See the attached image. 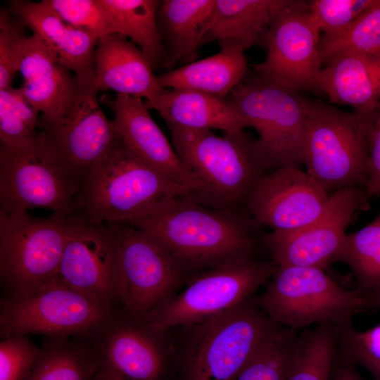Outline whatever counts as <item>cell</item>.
Wrapping results in <instances>:
<instances>
[{"label":"cell","mask_w":380,"mask_h":380,"mask_svg":"<svg viewBox=\"0 0 380 380\" xmlns=\"http://www.w3.org/2000/svg\"><path fill=\"white\" fill-rule=\"evenodd\" d=\"M255 225L253 219L203 205L185 196L168 199L129 226L157 239L189 279L229 259L253 257Z\"/></svg>","instance_id":"cell-1"},{"label":"cell","mask_w":380,"mask_h":380,"mask_svg":"<svg viewBox=\"0 0 380 380\" xmlns=\"http://www.w3.org/2000/svg\"><path fill=\"white\" fill-rule=\"evenodd\" d=\"M167 127L179 157L203 184L186 196L203 205L234 211L274 170L258 140L243 130L220 136L211 130Z\"/></svg>","instance_id":"cell-2"},{"label":"cell","mask_w":380,"mask_h":380,"mask_svg":"<svg viewBox=\"0 0 380 380\" xmlns=\"http://www.w3.org/2000/svg\"><path fill=\"white\" fill-rule=\"evenodd\" d=\"M280 327L252 296L219 315L177 327V337L171 336L182 380H235Z\"/></svg>","instance_id":"cell-3"},{"label":"cell","mask_w":380,"mask_h":380,"mask_svg":"<svg viewBox=\"0 0 380 380\" xmlns=\"http://www.w3.org/2000/svg\"><path fill=\"white\" fill-rule=\"evenodd\" d=\"M190 191L134 153L121 138L80 184L75 215L94 224L131 225Z\"/></svg>","instance_id":"cell-4"},{"label":"cell","mask_w":380,"mask_h":380,"mask_svg":"<svg viewBox=\"0 0 380 380\" xmlns=\"http://www.w3.org/2000/svg\"><path fill=\"white\" fill-rule=\"evenodd\" d=\"M376 112L348 113L308 100L302 165L327 192L365 188L368 135Z\"/></svg>","instance_id":"cell-5"},{"label":"cell","mask_w":380,"mask_h":380,"mask_svg":"<svg viewBox=\"0 0 380 380\" xmlns=\"http://www.w3.org/2000/svg\"><path fill=\"white\" fill-rule=\"evenodd\" d=\"M70 216L0 210L1 297L34 292L57 277Z\"/></svg>","instance_id":"cell-6"},{"label":"cell","mask_w":380,"mask_h":380,"mask_svg":"<svg viewBox=\"0 0 380 380\" xmlns=\"http://www.w3.org/2000/svg\"><path fill=\"white\" fill-rule=\"evenodd\" d=\"M257 300L272 320L296 331L319 324L339 327L366 308L357 289H345L315 267H277Z\"/></svg>","instance_id":"cell-7"},{"label":"cell","mask_w":380,"mask_h":380,"mask_svg":"<svg viewBox=\"0 0 380 380\" xmlns=\"http://www.w3.org/2000/svg\"><path fill=\"white\" fill-rule=\"evenodd\" d=\"M99 91L94 81L75 76L61 104L39 117L37 138L80 185L121 139L99 105Z\"/></svg>","instance_id":"cell-8"},{"label":"cell","mask_w":380,"mask_h":380,"mask_svg":"<svg viewBox=\"0 0 380 380\" xmlns=\"http://www.w3.org/2000/svg\"><path fill=\"white\" fill-rule=\"evenodd\" d=\"M277 267L272 261L253 257L229 259L192 275L181 293L145 319L162 332L202 322L253 296L259 286L270 281Z\"/></svg>","instance_id":"cell-9"},{"label":"cell","mask_w":380,"mask_h":380,"mask_svg":"<svg viewBox=\"0 0 380 380\" xmlns=\"http://www.w3.org/2000/svg\"><path fill=\"white\" fill-rule=\"evenodd\" d=\"M118 308L90 298L56 277L34 292L1 297L0 336L35 334L93 342Z\"/></svg>","instance_id":"cell-10"},{"label":"cell","mask_w":380,"mask_h":380,"mask_svg":"<svg viewBox=\"0 0 380 380\" xmlns=\"http://www.w3.org/2000/svg\"><path fill=\"white\" fill-rule=\"evenodd\" d=\"M253 127L274 169L302 165L308 99L254 72L227 97Z\"/></svg>","instance_id":"cell-11"},{"label":"cell","mask_w":380,"mask_h":380,"mask_svg":"<svg viewBox=\"0 0 380 380\" xmlns=\"http://www.w3.org/2000/svg\"><path fill=\"white\" fill-rule=\"evenodd\" d=\"M80 186L37 137L23 144L0 142V210L42 208L70 216Z\"/></svg>","instance_id":"cell-12"},{"label":"cell","mask_w":380,"mask_h":380,"mask_svg":"<svg viewBox=\"0 0 380 380\" xmlns=\"http://www.w3.org/2000/svg\"><path fill=\"white\" fill-rule=\"evenodd\" d=\"M113 224L118 248L119 304L132 315L146 319L173 298L188 277L151 234L127 224Z\"/></svg>","instance_id":"cell-13"},{"label":"cell","mask_w":380,"mask_h":380,"mask_svg":"<svg viewBox=\"0 0 380 380\" xmlns=\"http://www.w3.org/2000/svg\"><path fill=\"white\" fill-rule=\"evenodd\" d=\"M57 277L104 305L118 308V248L113 224H94L72 215Z\"/></svg>","instance_id":"cell-14"},{"label":"cell","mask_w":380,"mask_h":380,"mask_svg":"<svg viewBox=\"0 0 380 380\" xmlns=\"http://www.w3.org/2000/svg\"><path fill=\"white\" fill-rule=\"evenodd\" d=\"M101 367L125 380H166L175 349L170 331L118 308L93 341Z\"/></svg>","instance_id":"cell-15"},{"label":"cell","mask_w":380,"mask_h":380,"mask_svg":"<svg viewBox=\"0 0 380 380\" xmlns=\"http://www.w3.org/2000/svg\"><path fill=\"white\" fill-rule=\"evenodd\" d=\"M368 196L352 187L330 196L323 213L308 224L291 232H274L264 237L272 262L280 266L315 267L325 270L334 262L346 229Z\"/></svg>","instance_id":"cell-16"},{"label":"cell","mask_w":380,"mask_h":380,"mask_svg":"<svg viewBox=\"0 0 380 380\" xmlns=\"http://www.w3.org/2000/svg\"><path fill=\"white\" fill-rule=\"evenodd\" d=\"M320 32L310 11L286 15L273 30L265 60L253 71L291 91L322 94Z\"/></svg>","instance_id":"cell-17"},{"label":"cell","mask_w":380,"mask_h":380,"mask_svg":"<svg viewBox=\"0 0 380 380\" xmlns=\"http://www.w3.org/2000/svg\"><path fill=\"white\" fill-rule=\"evenodd\" d=\"M298 166L273 170L258 183L247 201L252 219L274 232L298 229L317 219L331 195Z\"/></svg>","instance_id":"cell-18"},{"label":"cell","mask_w":380,"mask_h":380,"mask_svg":"<svg viewBox=\"0 0 380 380\" xmlns=\"http://www.w3.org/2000/svg\"><path fill=\"white\" fill-rule=\"evenodd\" d=\"M107 103L114 115V127L134 153L190 194L203 187L152 118L143 99L116 94Z\"/></svg>","instance_id":"cell-19"},{"label":"cell","mask_w":380,"mask_h":380,"mask_svg":"<svg viewBox=\"0 0 380 380\" xmlns=\"http://www.w3.org/2000/svg\"><path fill=\"white\" fill-rule=\"evenodd\" d=\"M310 11L309 1L300 0H215L200 42H236L247 49L267 50L276 25L288 14Z\"/></svg>","instance_id":"cell-20"},{"label":"cell","mask_w":380,"mask_h":380,"mask_svg":"<svg viewBox=\"0 0 380 380\" xmlns=\"http://www.w3.org/2000/svg\"><path fill=\"white\" fill-rule=\"evenodd\" d=\"M8 8L42 39L59 65L81 80L94 81L96 36L63 20L44 0H11Z\"/></svg>","instance_id":"cell-21"},{"label":"cell","mask_w":380,"mask_h":380,"mask_svg":"<svg viewBox=\"0 0 380 380\" xmlns=\"http://www.w3.org/2000/svg\"><path fill=\"white\" fill-rule=\"evenodd\" d=\"M95 77L99 90L145 100L165 92L141 50L127 37L111 34L99 39L95 50Z\"/></svg>","instance_id":"cell-22"},{"label":"cell","mask_w":380,"mask_h":380,"mask_svg":"<svg viewBox=\"0 0 380 380\" xmlns=\"http://www.w3.org/2000/svg\"><path fill=\"white\" fill-rule=\"evenodd\" d=\"M144 103L148 110H156L167 126L219 129L224 133L240 132L248 127L227 98L187 89H167Z\"/></svg>","instance_id":"cell-23"},{"label":"cell","mask_w":380,"mask_h":380,"mask_svg":"<svg viewBox=\"0 0 380 380\" xmlns=\"http://www.w3.org/2000/svg\"><path fill=\"white\" fill-rule=\"evenodd\" d=\"M321 88L331 102L348 105L360 113L380 109V55L348 53L322 70Z\"/></svg>","instance_id":"cell-24"},{"label":"cell","mask_w":380,"mask_h":380,"mask_svg":"<svg viewBox=\"0 0 380 380\" xmlns=\"http://www.w3.org/2000/svg\"><path fill=\"white\" fill-rule=\"evenodd\" d=\"M219 45L220 50L215 55L156 75L160 87L227 98L247 73V49L236 42Z\"/></svg>","instance_id":"cell-25"},{"label":"cell","mask_w":380,"mask_h":380,"mask_svg":"<svg viewBox=\"0 0 380 380\" xmlns=\"http://www.w3.org/2000/svg\"><path fill=\"white\" fill-rule=\"evenodd\" d=\"M18 72L23 77L20 90L40 115L53 112L68 96L75 80V76L58 64L53 52L34 33L23 43Z\"/></svg>","instance_id":"cell-26"},{"label":"cell","mask_w":380,"mask_h":380,"mask_svg":"<svg viewBox=\"0 0 380 380\" xmlns=\"http://www.w3.org/2000/svg\"><path fill=\"white\" fill-rule=\"evenodd\" d=\"M215 0H163L156 20L165 51L164 68H172L182 58L195 57Z\"/></svg>","instance_id":"cell-27"},{"label":"cell","mask_w":380,"mask_h":380,"mask_svg":"<svg viewBox=\"0 0 380 380\" xmlns=\"http://www.w3.org/2000/svg\"><path fill=\"white\" fill-rule=\"evenodd\" d=\"M100 369L93 343L74 337L46 336L25 380H97Z\"/></svg>","instance_id":"cell-28"},{"label":"cell","mask_w":380,"mask_h":380,"mask_svg":"<svg viewBox=\"0 0 380 380\" xmlns=\"http://www.w3.org/2000/svg\"><path fill=\"white\" fill-rule=\"evenodd\" d=\"M110 14L116 34L129 38L153 70L163 67L165 51L157 27L159 0H100Z\"/></svg>","instance_id":"cell-29"},{"label":"cell","mask_w":380,"mask_h":380,"mask_svg":"<svg viewBox=\"0 0 380 380\" xmlns=\"http://www.w3.org/2000/svg\"><path fill=\"white\" fill-rule=\"evenodd\" d=\"M338 351L336 326L319 324L305 329L298 334L285 380H330Z\"/></svg>","instance_id":"cell-30"},{"label":"cell","mask_w":380,"mask_h":380,"mask_svg":"<svg viewBox=\"0 0 380 380\" xmlns=\"http://www.w3.org/2000/svg\"><path fill=\"white\" fill-rule=\"evenodd\" d=\"M335 261L350 268L360 293L380 291V213L357 232L346 234Z\"/></svg>","instance_id":"cell-31"},{"label":"cell","mask_w":380,"mask_h":380,"mask_svg":"<svg viewBox=\"0 0 380 380\" xmlns=\"http://www.w3.org/2000/svg\"><path fill=\"white\" fill-rule=\"evenodd\" d=\"M348 53L380 55V0H375L346 29L320 36L319 55L322 65Z\"/></svg>","instance_id":"cell-32"},{"label":"cell","mask_w":380,"mask_h":380,"mask_svg":"<svg viewBox=\"0 0 380 380\" xmlns=\"http://www.w3.org/2000/svg\"><path fill=\"white\" fill-rule=\"evenodd\" d=\"M39 114L19 88L0 89V142L18 145L36 139Z\"/></svg>","instance_id":"cell-33"},{"label":"cell","mask_w":380,"mask_h":380,"mask_svg":"<svg viewBox=\"0 0 380 380\" xmlns=\"http://www.w3.org/2000/svg\"><path fill=\"white\" fill-rule=\"evenodd\" d=\"M297 331L280 327L235 380H285Z\"/></svg>","instance_id":"cell-34"},{"label":"cell","mask_w":380,"mask_h":380,"mask_svg":"<svg viewBox=\"0 0 380 380\" xmlns=\"http://www.w3.org/2000/svg\"><path fill=\"white\" fill-rule=\"evenodd\" d=\"M63 20L98 39L116 34L111 17L100 0H44Z\"/></svg>","instance_id":"cell-35"},{"label":"cell","mask_w":380,"mask_h":380,"mask_svg":"<svg viewBox=\"0 0 380 380\" xmlns=\"http://www.w3.org/2000/svg\"><path fill=\"white\" fill-rule=\"evenodd\" d=\"M27 25L8 8L0 10V89L12 87L23 43L28 36Z\"/></svg>","instance_id":"cell-36"},{"label":"cell","mask_w":380,"mask_h":380,"mask_svg":"<svg viewBox=\"0 0 380 380\" xmlns=\"http://www.w3.org/2000/svg\"><path fill=\"white\" fill-rule=\"evenodd\" d=\"M340 350L369 372L380 369V324L359 331L353 322L338 327Z\"/></svg>","instance_id":"cell-37"},{"label":"cell","mask_w":380,"mask_h":380,"mask_svg":"<svg viewBox=\"0 0 380 380\" xmlns=\"http://www.w3.org/2000/svg\"><path fill=\"white\" fill-rule=\"evenodd\" d=\"M41 353L27 335H13L0 342V380H25Z\"/></svg>","instance_id":"cell-38"},{"label":"cell","mask_w":380,"mask_h":380,"mask_svg":"<svg viewBox=\"0 0 380 380\" xmlns=\"http://www.w3.org/2000/svg\"><path fill=\"white\" fill-rule=\"evenodd\" d=\"M375 0H313L310 1V12L323 34H336L348 27Z\"/></svg>","instance_id":"cell-39"},{"label":"cell","mask_w":380,"mask_h":380,"mask_svg":"<svg viewBox=\"0 0 380 380\" xmlns=\"http://www.w3.org/2000/svg\"><path fill=\"white\" fill-rule=\"evenodd\" d=\"M367 155L368 173L365 189L370 197L380 194V109L369 132Z\"/></svg>","instance_id":"cell-40"},{"label":"cell","mask_w":380,"mask_h":380,"mask_svg":"<svg viewBox=\"0 0 380 380\" xmlns=\"http://www.w3.org/2000/svg\"><path fill=\"white\" fill-rule=\"evenodd\" d=\"M355 365L339 348L330 380H365L357 372Z\"/></svg>","instance_id":"cell-41"},{"label":"cell","mask_w":380,"mask_h":380,"mask_svg":"<svg viewBox=\"0 0 380 380\" xmlns=\"http://www.w3.org/2000/svg\"><path fill=\"white\" fill-rule=\"evenodd\" d=\"M367 308L380 309V291L361 293Z\"/></svg>","instance_id":"cell-42"},{"label":"cell","mask_w":380,"mask_h":380,"mask_svg":"<svg viewBox=\"0 0 380 380\" xmlns=\"http://www.w3.org/2000/svg\"><path fill=\"white\" fill-rule=\"evenodd\" d=\"M97 380H125L119 374L101 367Z\"/></svg>","instance_id":"cell-43"},{"label":"cell","mask_w":380,"mask_h":380,"mask_svg":"<svg viewBox=\"0 0 380 380\" xmlns=\"http://www.w3.org/2000/svg\"><path fill=\"white\" fill-rule=\"evenodd\" d=\"M376 380H380V369L370 372Z\"/></svg>","instance_id":"cell-44"}]
</instances>
